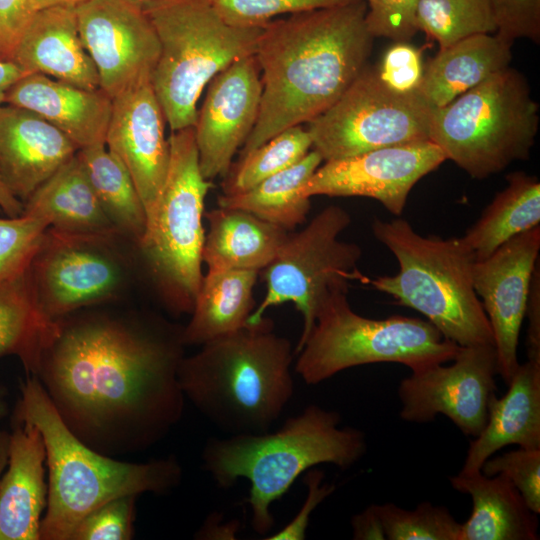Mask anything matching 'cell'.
Listing matches in <instances>:
<instances>
[{"mask_svg": "<svg viewBox=\"0 0 540 540\" xmlns=\"http://www.w3.org/2000/svg\"><path fill=\"white\" fill-rule=\"evenodd\" d=\"M165 123L150 79L112 99L105 145L129 171L144 205L147 223L158 203L169 165Z\"/></svg>", "mask_w": 540, "mask_h": 540, "instance_id": "obj_19", "label": "cell"}, {"mask_svg": "<svg viewBox=\"0 0 540 540\" xmlns=\"http://www.w3.org/2000/svg\"><path fill=\"white\" fill-rule=\"evenodd\" d=\"M486 476L505 475L519 491L527 506L540 513V449L519 448L491 456L481 467Z\"/></svg>", "mask_w": 540, "mask_h": 540, "instance_id": "obj_40", "label": "cell"}, {"mask_svg": "<svg viewBox=\"0 0 540 540\" xmlns=\"http://www.w3.org/2000/svg\"><path fill=\"white\" fill-rule=\"evenodd\" d=\"M77 154L117 233L137 246L146 231L147 217L129 171L105 144L79 149Z\"/></svg>", "mask_w": 540, "mask_h": 540, "instance_id": "obj_32", "label": "cell"}, {"mask_svg": "<svg viewBox=\"0 0 540 540\" xmlns=\"http://www.w3.org/2000/svg\"><path fill=\"white\" fill-rule=\"evenodd\" d=\"M12 62L28 74L40 73L84 89H99L98 74L82 43L73 5L38 10Z\"/></svg>", "mask_w": 540, "mask_h": 540, "instance_id": "obj_23", "label": "cell"}, {"mask_svg": "<svg viewBox=\"0 0 540 540\" xmlns=\"http://www.w3.org/2000/svg\"><path fill=\"white\" fill-rule=\"evenodd\" d=\"M351 224L350 214L338 205H329L298 232H289L274 260L263 269L266 293L248 319L260 322L265 312L292 303L303 319L295 353L311 332L317 311L333 289L368 277L358 270L361 247L339 240Z\"/></svg>", "mask_w": 540, "mask_h": 540, "instance_id": "obj_11", "label": "cell"}, {"mask_svg": "<svg viewBox=\"0 0 540 540\" xmlns=\"http://www.w3.org/2000/svg\"><path fill=\"white\" fill-rule=\"evenodd\" d=\"M170 158L154 213L138 243L148 275L173 314L191 313L200 288L204 202L210 181L202 175L193 126L171 131Z\"/></svg>", "mask_w": 540, "mask_h": 540, "instance_id": "obj_10", "label": "cell"}, {"mask_svg": "<svg viewBox=\"0 0 540 540\" xmlns=\"http://www.w3.org/2000/svg\"><path fill=\"white\" fill-rule=\"evenodd\" d=\"M52 323L37 307L29 266L0 283V358L16 355L26 375H32Z\"/></svg>", "mask_w": 540, "mask_h": 540, "instance_id": "obj_33", "label": "cell"}, {"mask_svg": "<svg viewBox=\"0 0 540 540\" xmlns=\"http://www.w3.org/2000/svg\"><path fill=\"white\" fill-rule=\"evenodd\" d=\"M23 213L42 218L52 230L66 234L120 237L77 152L23 203Z\"/></svg>", "mask_w": 540, "mask_h": 540, "instance_id": "obj_26", "label": "cell"}, {"mask_svg": "<svg viewBox=\"0 0 540 540\" xmlns=\"http://www.w3.org/2000/svg\"><path fill=\"white\" fill-rule=\"evenodd\" d=\"M348 287L338 286L324 299L296 353L295 372L306 384L317 385L343 370L372 363H399L418 371L452 361L460 350L427 320L357 314L348 302Z\"/></svg>", "mask_w": 540, "mask_h": 540, "instance_id": "obj_8", "label": "cell"}, {"mask_svg": "<svg viewBox=\"0 0 540 540\" xmlns=\"http://www.w3.org/2000/svg\"><path fill=\"white\" fill-rule=\"evenodd\" d=\"M496 374L494 346L461 347L450 365L435 364L413 371L400 381V418L426 423L442 414L464 435L476 437L496 396Z\"/></svg>", "mask_w": 540, "mask_h": 540, "instance_id": "obj_14", "label": "cell"}, {"mask_svg": "<svg viewBox=\"0 0 540 540\" xmlns=\"http://www.w3.org/2000/svg\"><path fill=\"white\" fill-rule=\"evenodd\" d=\"M207 86L193 128L200 169L210 181L227 175L257 122L262 81L255 54L233 62Z\"/></svg>", "mask_w": 540, "mask_h": 540, "instance_id": "obj_18", "label": "cell"}, {"mask_svg": "<svg viewBox=\"0 0 540 540\" xmlns=\"http://www.w3.org/2000/svg\"><path fill=\"white\" fill-rule=\"evenodd\" d=\"M366 12L360 0L276 18L262 28L255 51L261 105L241 156L287 128L310 122L347 90L372 49Z\"/></svg>", "mask_w": 540, "mask_h": 540, "instance_id": "obj_2", "label": "cell"}, {"mask_svg": "<svg viewBox=\"0 0 540 540\" xmlns=\"http://www.w3.org/2000/svg\"><path fill=\"white\" fill-rule=\"evenodd\" d=\"M0 211L8 217H17L23 213V203L14 197L0 181Z\"/></svg>", "mask_w": 540, "mask_h": 540, "instance_id": "obj_49", "label": "cell"}, {"mask_svg": "<svg viewBox=\"0 0 540 540\" xmlns=\"http://www.w3.org/2000/svg\"><path fill=\"white\" fill-rule=\"evenodd\" d=\"M46 449L39 429L13 420L7 466L0 478V540H40L47 506Z\"/></svg>", "mask_w": 540, "mask_h": 540, "instance_id": "obj_21", "label": "cell"}, {"mask_svg": "<svg viewBox=\"0 0 540 540\" xmlns=\"http://www.w3.org/2000/svg\"><path fill=\"white\" fill-rule=\"evenodd\" d=\"M26 74L28 73L14 62L0 60V106L4 104L5 95L9 88Z\"/></svg>", "mask_w": 540, "mask_h": 540, "instance_id": "obj_48", "label": "cell"}, {"mask_svg": "<svg viewBox=\"0 0 540 540\" xmlns=\"http://www.w3.org/2000/svg\"><path fill=\"white\" fill-rule=\"evenodd\" d=\"M433 108L418 90L399 93L363 69L340 98L308 122L312 149L323 161L429 140Z\"/></svg>", "mask_w": 540, "mask_h": 540, "instance_id": "obj_12", "label": "cell"}, {"mask_svg": "<svg viewBox=\"0 0 540 540\" xmlns=\"http://www.w3.org/2000/svg\"><path fill=\"white\" fill-rule=\"evenodd\" d=\"M85 0H36L38 10L61 5H73L83 2Z\"/></svg>", "mask_w": 540, "mask_h": 540, "instance_id": "obj_51", "label": "cell"}, {"mask_svg": "<svg viewBox=\"0 0 540 540\" xmlns=\"http://www.w3.org/2000/svg\"><path fill=\"white\" fill-rule=\"evenodd\" d=\"M446 160L430 140L386 146L325 161L301 188L305 197H366L401 216L417 182Z\"/></svg>", "mask_w": 540, "mask_h": 540, "instance_id": "obj_15", "label": "cell"}, {"mask_svg": "<svg viewBox=\"0 0 540 540\" xmlns=\"http://www.w3.org/2000/svg\"><path fill=\"white\" fill-rule=\"evenodd\" d=\"M10 433L0 430V478L7 466Z\"/></svg>", "mask_w": 540, "mask_h": 540, "instance_id": "obj_50", "label": "cell"}, {"mask_svg": "<svg viewBox=\"0 0 540 540\" xmlns=\"http://www.w3.org/2000/svg\"><path fill=\"white\" fill-rule=\"evenodd\" d=\"M37 11L36 0H0V60H13Z\"/></svg>", "mask_w": 540, "mask_h": 540, "instance_id": "obj_45", "label": "cell"}, {"mask_svg": "<svg viewBox=\"0 0 540 540\" xmlns=\"http://www.w3.org/2000/svg\"><path fill=\"white\" fill-rule=\"evenodd\" d=\"M322 161L319 153L311 149L300 161L253 188L237 194L220 195L218 206L245 210L292 232L307 221L310 198L300 191Z\"/></svg>", "mask_w": 540, "mask_h": 540, "instance_id": "obj_31", "label": "cell"}, {"mask_svg": "<svg viewBox=\"0 0 540 540\" xmlns=\"http://www.w3.org/2000/svg\"><path fill=\"white\" fill-rule=\"evenodd\" d=\"M137 497H117L95 508L78 522L69 540L132 539Z\"/></svg>", "mask_w": 540, "mask_h": 540, "instance_id": "obj_39", "label": "cell"}, {"mask_svg": "<svg viewBox=\"0 0 540 540\" xmlns=\"http://www.w3.org/2000/svg\"><path fill=\"white\" fill-rule=\"evenodd\" d=\"M208 232L202 262L208 271L254 270L259 273L276 257L288 231L250 212L220 207L204 212Z\"/></svg>", "mask_w": 540, "mask_h": 540, "instance_id": "obj_28", "label": "cell"}, {"mask_svg": "<svg viewBox=\"0 0 540 540\" xmlns=\"http://www.w3.org/2000/svg\"><path fill=\"white\" fill-rule=\"evenodd\" d=\"M312 149L310 135L302 125L278 133L259 147L240 156L222 185L223 194L245 192L268 177L300 161Z\"/></svg>", "mask_w": 540, "mask_h": 540, "instance_id": "obj_34", "label": "cell"}, {"mask_svg": "<svg viewBox=\"0 0 540 540\" xmlns=\"http://www.w3.org/2000/svg\"><path fill=\"white\" fill-rule=\"evenodd\" d=\"M254 270L207 271L195 298L189 323L183 327L186 346L203 345L248 325L255 309Z\"/></svg>", "mask_w": 540, "mask_h": 540, "instance_id": "obj_29", "label": "cell"}, {"mask_svg": "<svg viewBox=\"0 0 540 540\" xmlns=\"http://www.w3.org/2000/svg\"><path fill=\"white\" fill-rule=\"evenodd\" d=\"M160 55L151 76L171 131L194 126L208 83L233 62L255 54L263 27L227 23L211 0H154L141 7Z\"/></svg>", "mask_w": 540, "mask_h": 540, "instance_id": "obj_7", "label": "cell"}, {"mask_svg": "<svg viewBox=\"0 0 540 540\" xmlns=\"http://www.w3.org/2000/svg\"><path fill=\"white\" fill-rule=\"evenodd\" d=\"M116 238L46 230L29 274L37 307L48 322L119 297L128 269Z\"/></svg>", "mask_w": 540, "mask_h": 540, "instance_id": "obj_13", "label": "cell"}, {"mask_svg": "<svg viewBox=\"0 0 540 540\" xmlns=\"http://www.w3.org/2000/svg\"><path fill=\"white\" fill-rule=\"evenodd\" d=\"M4 104L38 114L65 134L78 150L105 144L112 99L100 88L84 89L30 73L9 88Z\"/></svg>", "mask_w": 540, "mask_h": 540, "instance_id": "obj_22", "label": "cell"}, {"mask_svg": "<svg viewBox=\"0 0 540 540\" xmlns=\"http://www.w3.org/2000/svg\"><path fill=\"white\" fill-rule=\"evenodd\" d=\"M324 473L317 469H309L303 477L307 487V495L298 513L280 531L267 535L266 540H304L310 522V516L316 507L329 497L335 485L323 483Z\"/></svg>", "mask_w": 540, "mask_h": 540, "instance_id": "obj_44", "label": "cell"}, {"mask_svg": "<svg viewBox=\"0 0 540 540\" xmlns=\"http://www.w3.org/2000/svg\"><path fill=\"white\" fill-rule=\"evenodd\" d=\"M48 228L29 214L0 218V283L28 268Z\"/></svg>", "mask_w": 540, "mask_h": 540, "instance_id": "obj_37", "label": "cell"}, {"mask_svg": "<svg viewBox=\"0 0 540 540\" xmlns=\"http://www.w3.org/2000/svg\"><path fill=\"white\" fill-rule=\"evenodd\" d=\"M221 17L241 27H264L282 15L331 8L360 0H211Z\"/></svg>", "mask_w": 540, "mask_h": 540, "instance_id": "obj_38", "label": "cell"}, {"mask_svg": "<svg viewBox=\"0 0 540 540\" xmlns=\"http://www.w3.org/2000/svg\"><path fill=\"white\" fill-rule=\"evenodd\" d=\"M462 238L475 254L485 259L502 244L540 225V182L536 176L513 172Z\"/></svg>", "mask_w": 540, "mask_h": 540, "instance_id": "obj_30", "label": "cell"}, {"mask_svg": "<svg viewBox=\"0 0 540 540\" xmlns=\"http://www.w3.org/2000/svg\"><path fill=\"white\" fill-rule=\"evenodd\" d=\"M82 43L111 99L150 79L160 55L143 9L126 0H85L75 6Z\"/></svg>", "mask_w": 540, "mask_h": 540, "instance_id": "obj_16", "label": "cell"}, {"mask_svg": "<svg viewBox=\"0 0 540 540\" xmlns=\"http://www.w3.org/2000/svg\"><path fill=\"white\" fill-rule=\"evenodd\" d=\"M365 24L375 37L407 42L418 31L415 23L418 0H364Z\"/></svg>", "mask_w": 540, "mask_h": 540, "instance_id": "obj_41", "label": "cell"}, {"mask_svg": "<svg viewBox=\"0 0 540 540\" xmlns=\"http://www.w3.org/2000/svg\"><path fill=\"white\" fill-rule=\"evenodd\" d=\"M539 250L540 225L511 238L473 266L474 289L493 333L498 374L506 384L520 364L517 347Z\"/></svg>", "mask_w": 540, "mask_h": 540, "instance_id": "obj_17", "label": "cell"}, {"mask_svg": "<svg viewBox=\"0 0 540 540\" xmlns=\"http://www.w3.org/2000/svg\"><path fill=\"white\" fill-rule=\"evenodd\" d=\"M539 106L524 76L510 66L433 109L429 140L475 179L526 160L535 143Z\"/></svg>", "mask_w": 540, "mask_h": 540, "instance_id": "obj_9", "label": "cell"}, {"mask_svg": "<svg viewBox=\"0 0 540 540\" xmlns=\"http://www.w3.org/2000/svg\"><path fill=\"white\" fill-rule=\"evenodd\" d=\"M340 421L338 412L311 404L275 432L209 438L201 454L202 467L222 489L241 478L250 482L246 502L251 526L267 536L274 525L272 504L301 474L320 464L345 470L365 454V434L339 427Z\"/></svg>", "mask_w": 540, "mask_h": 540, "instance_id": "obj_5", "label": "cell"}, {"mask_svg": "<svg viewBox=\"0 0 540 540\" xmlns=\"http://www.w3.org/2000/svg\"><path fill=\"white\" fill-rule=\"evenodd\" d=\"M352 538L355 540H384L386 539L383 525L377 511V505L372 504L351 518Z\"/></svg>", "mask_w": 540, "mask_h": 540, "instance_id": "obj_47", "label": "cell"}, {"mask_svg": "<svg viewBox=\"0 0 540 540\" xmlns=\"http://www.w3.org/2000/svg\"><path fill=\"white\" fill-rule=\"evenodd\" d=\"M497 27L496 34L514 42L517 39L540 41V0H490Z\"/></svg>", "mask_w": 540, "mask_h": 540, "instance_id": "obj_42", "label": "cell"}, {"mask_svg": "<svg viewBox=\"0 0 540 540\" xmlns=\"http://www.w3.org/2000/svg\"><path fill=\"white\" fill-rule=\"evenodd\" d=\"M182 333L153 314L79 310L51 324L32 375L87 446L112 457L144 451L183 416Z\"/></svg>", "mask_w": 540, "mask_h": 540, "instance_id": "obj_1", "label": "cell"}, {"mask_svg": "<svg viewBox=\"0 0 540 540\" xmlns=\"http://www.w3.org/2000/svg\"><path fill=\"white\" fill-rule=\"evenodd\" d=\"M78 148L38 114L0 106V181L24 203Z\"/></svg>", "mask_w": 540, "mask_h": 540, "instance_id": "obj_20", "label": "cell"}, {"mask_svg": "<svg viewBox=\"0 0 540 540\" xmlns=\"http://www.w3.org/2000/svg\"><path fill=\"white\" fill-rule=\"evenodd\" d=\"M525 316L528 319L526 336L527 360L540 362V269L539 261L532 274Z\"/></svg>", "mask_w": 540, "mask_h": 540, "instance_id": "obj_46", "label": "cell"}, {"mask_svg": "<svg viewBox=\"0 0 540 540\" xmlns=\"http://www.w3.org/2000/svg\"><path fill=\"white\" fill-rule=\"evenodd\" d=\"M449 480L455 490L469 495L473 504L458 540L539 539L537 514L505 475L460 471Z\"/></svg>", "mask_w": 540, "mask_h": 540, "instance_id": "obj_25", "label": "cell"}, {"mask_svg": "<svg viewBox=\"0 0 540 540\" xmlns=\"http://www.w3.org/2000/svg\"><path fill=\"white\" fill-rule=\"evenodd\" d=\"M507 385L501 398L491 400L486 424L470 443L461 472L481 471L488 458L511 444L540 449V362L519 364Z\"/></svg>", "mask_w": 540, "mask_h": 540, "instance_id": "obj_24", "label": "cell"}, {"mask_svg": "<svg viewBox=\"0 0 540 540\" xmlns=\"http://www.w3.org/2000/svg\"><path fill=\"white\" fill-rule=\"evenodd\" d=\"M293 349L266 318L215 338L179 367L185 399L229 434L270 430L294 394Z\"/></svg>", "mask_w": 540, "mask_h": 540, "instance_id": "obj_3", "label": "cell"}, {"mask_svg": "<svg viewBox=\"0 0 540 540\" xmlns=\"http://www.w3.org/2000/svg\"><path fill=\"white\" fill-rule=\"evenodd\" d=\"M374 237L395 256V275L366 284L427 318L460 347L492 345L493 333L473 285L475 254L462 237L422 236L401 218L372 222Z\"/></svg>", "mask_w": 540, "mask_h": 540, "instance_id": "obj_6", "label": "cell"}, {"mask_svg": "<svg viewBox=\"0 0 540 540\" xmlns=\"http://www.w3.org/2000/svg\"><path fill=\"white\" fill-rule=\"evenodd\" d=\"M6 391L0 388V419L5 417L8 413V405L5 399Z\"/></svg>", "mask_w": 540, "mask_h": 540, "instance_id": "obj_52", "label": "cell"}, {"mask_svg": "<svg viewBox=\"0 0 540 540\" xmlns=\"http://www.w3.org/2000/svg\"><path fill=\"white\" fill-rule=\"evenodd\" d=\"M20 391L13 420L34 424L46 449L48 498L40 540H69L85 515L114 498L164 495L181 483L174 455L135 463L102 454L70 431L35 376L26 375Z\"/></svg>", "mask_w": 540, "mask_h": 540, "instance_id": "obj_4", "label": "cell"}, {"mask_svg": "<svg viewBox=\"0 0 540 540\" xmlns=\"http://www.w3.org/2000/svg\"><path fill=\"white\" fill-rule=\"evenodd\" d=\"M388 540H458L461 523L441 505L421 502L415 509L376 504Z\"/></svg>", "mask_w": 540, "mask_h": 540, "instance_id": "obj_36", "label": "cell"}, {"mask_svg": "<svg viewBox=\"0 0 540 540\" xmlns=\"http://www.w3.org/2000/svg\"><path fill=\"white\" fill-rule=\"evenodd\" d=\"M415 23L439 48L497 31L490 0H418Z\"/></svg>", "mask_w": 540, "mask_h": 540, "instance_id": "obj_35", "label": "cell"}, {"mask_svg": "<svg viewBox=\"0 0 540 540\" xmlns=\"http://www.w3.org/2000/svg\"><path fill=\"white\" fill-rule=\"evenodd\" d=\"M128 2H131L133 4H136L140 7H142L144 4L148 3V2H151V1H154V0H126Z\"/></svg>", "mask_w": 540, "mask_h": 540, "instance_id": "obj_53", "label": "cell"}, {"mask_svg": "<svg viewBox=\"0 0 540 540\" xmlns=\"http://www.w3.org/2000/svg\"><path fill=\"white\" fill-rule=\"evenodd\" d=\"M379 77L392 90L411 93L418 90L423 75L421 52L407 42H395L377 67Z\"/></svg>", "mask_w": 540, "mask_h": 540, "instance_id": "obj_43", "label": "cell"}, {"mask_svg": "<svg viewBox=\"0 0 540 540\" xmlns=\"http://www.w3.org/2000/svg\"><path fill=\"white\" fill-rule=\"evenodd\" d=\"M512 44L491 33L472 35L439 48L423 70L418 91L433 109L443 107L509 67Z\"/></svg>", "mask_w": 540, "mask_h": 540, "instance_id": "obj_27", "label": "cell"}]
</instances>
